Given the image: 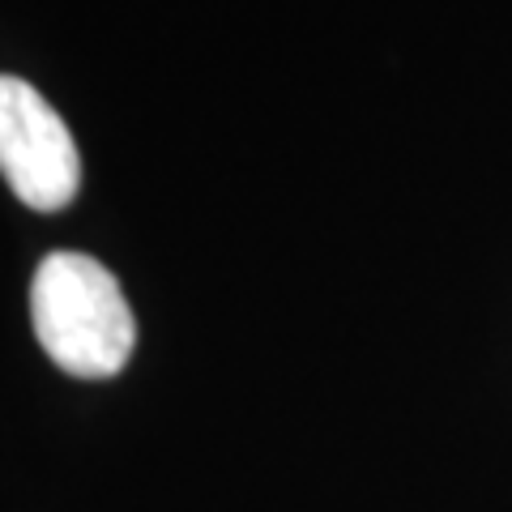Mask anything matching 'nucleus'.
Listing matches in <instances>:
<instances>
[{"label":"nucleus","instance_id":"obj_1","mask_svg":"<svg viewBox=\"0 0 512 512\" xmlns=\"http://www.w3.org/2000/svg\"><path fill=\"white\" fill-rule=\"evenodd\" d=\"M39 346L69 376L107 380L133 355L137 325L120 282L82 252H52L30 286Z\"/></svg>","mask_w":512,"mask_h":512},{"label":"nucleus","instance_id":"obj_2","mask_svg":"<svg viewBox=\"0 0 512 512\" xmlns=\"http://www.w3.org/2000/svg\"><path fill=\"white\" fill-rule=\"evenodd\" d=\"M0 175L30 210H64L82 184L73 133L43 94L22 77L0 73Z\"/></svg>","mask_w":512,"mask_h":512}]
</instances>
